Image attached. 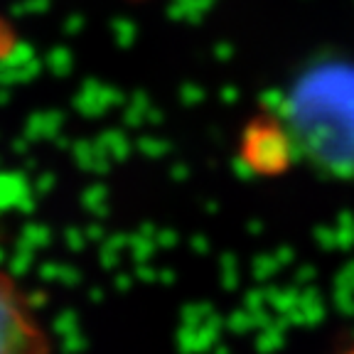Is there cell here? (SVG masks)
<instances>
[{
	"mask_svg": "<svg viewBox=\"0 0 354 354\" xmlns=\"http://www.w3.org/2000/svg\"><path fill=\"white\" fill-rule=\"evenodd\" d=\"M0 354H55L52 335L25 288L0 268Z\"/></svg>",
	"mask_w": 354,
	"mask_h": 354,
	"instance_id": "obj_1",
	"label": "cell"
}]
</instances>
